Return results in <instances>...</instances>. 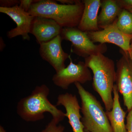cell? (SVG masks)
Returning <instances> with one entry per match:
<instances>
[{"label": "cell", "mask_w": 132, "mask_h": 132, "mask_svg": "<svg viewBox=\"0 0 132 132\" xmlns=\"http://www.w3.org/2000/svg\"><path fill=\"white\" fill-rule=\"evenodd\" d=\"M85 65L93 74L92 83L94 90L100 95L106 111L112 108V97L116 80V70L112 59L99 53L85 59Z\"/></svg>", "instance_id": "1"}, {"label": "cell", "mask_w": 132, "mask_h": 132, "mask_svg": "<svg viewBox=\"0 0 132 132\" xmlns=\"http://www.w3.org/2000/svg\"><path fill=\"white\" fill-rule=\"evenodd\" d=\"M80 97L81 121L85 132H113L110 122L100 102L81 84L74 83Z\"/></svg>", "instance_id": "4"}, {"label": "cell", "mask_w": 132, "mask_h": 132, "mask_svg": "<svg viewBox=\"0 0 132 132\" xmlns=\"http://www.w3.org/2000/svg\"><path fill=\"white\" fill-rule=\"evenodd\" d=\"M83 13L77 28L84 32L100 31L98 24L99 9L101 6L100 0H83Z\"/></svg>", "instance_id": "13"}, {"label": "cell", "mask_w": 132, "mask_h": 132, "mask_svg": "<svg viewBox=\"0 0 132 132\" xmlns=\"http://www.w3.org/2000/svg\"><path fill=\"white\" fill-rule=\"evenodd\" d=\"M113 93V102L112 108L111 111H106V115L113 132H127L125 123L126 112L121 106L119 92L115 84Z\"/></svg>", "instance_id": "14"}, {"label": "cell", "mask_w": 132, "mask_h": 132, "mask_svg": "<svg viewBox=\"0 0 132 132\" xmlns=\"http://www.w3.org/2000/svg\"><path fill=\"white\" fill-rule=\"evenodd\" d=\"M126 120V128L127 132H132V109L128 112Z\"/></svg>", "instance_id": "21"}, {"label": "cell", "mask_w": 132, "mask_h": 132, "mask_svg": "<svg viewBox=\"0 0 132 132\" xmlns=\"http://www.w3.org/2000/svg\"><path fill=\"white\" fill-rule=\"evenodd\" d=\"M56 105L63 106L65 109V116L68 119L73 132H85L81 121V106L76 95L68 93L59 95Z\"/></svg>", "instance_id": "12"}, {"label": "cell", "mask_w": 132, "mask_h": 132, "mask_svg": "<svg viewBox=\"0 0 132 132\" xmlns=\"http://www.w3.org/2000/svg\"><path fill=\"white\" fill-rule=\"evenodd\" d=\"M0 132H6L2 126H0Z\"/></svg>", "instance_id": "25"}, {"label": "cell", "mask_w": 132, "mask_h": 132, "mask_svg": "<svg viewBox=\"0 0 132 132\" xmlns=\"http://www.w3.org/2000/svg\"><path fill=\"white\" fill-rule=\"evenodd\" d=\"M60 36L63 40L71 43L72 53L85 59L99 53L104 54L107 51L106 44L95 45L90 40L86 32L77 27L63 28Z\"/></svg>", "instance_id": "5"}, {"label": "cell", "mask_w": 132, "mask_h": 132, "mask_svg": "<svg viewBox=\"0 0 132 132\" xmlns=\"http://www.w3.org/2000/svg\"><path fill=\"white\" fill-rule=\"evenodd\" d=\"M122 56L116 64L115 85L123 96L124 105L129 112L132 109V60L128 53L120 49Z\"/></svg>", "instance_id": "6"}, {"label": "cell", "mask_w": 132, "mask_h": 132, "mask_svg": "<svg viewBox=\"0 0 132 132\" xmlns=\"http://www.w3.org/2000/svg\"><path fill=\"white\" fill-rule=\"evenodd\" d=\"M84 9L81 1L74 5H67L53 0H39L32 5L28 13L34 16L52 19L63 28H74L79 24Z\"/></svg>", "instance_id": "3"}, {"label": "cell", "mask_w": 132, "mask_h": 132, "mask_svg": "<svg viewBox=\"0 0 132 132\" xmlns=\"http://www.w3.org/2000/svg\"><path fill=\"white\" fill-rule=\"evenodd\" d=\"M69 59L70 63L68 66L56 72L52 78L54 84L64 90L68 89L72 83L78 82L83 84L93 80L90 69L85 62L79 61L75 64L70 57Z\"/></svg>", "instance_id": "7"}, {"label": "cell", "mask_w": 132, "mask_h": 132, "mask_svg": "<svg viewBox=\"0 0 132 132\" xmlns=\"http://www.w3.org/2000/svg\"><path fill=\"white\" fill-rule=\"evenodd\" d=\"M50 89L47 85L36 87L30 95L22 98L16 106V112L27 122H35L43 119L45 112L49 113L58 123L66 117L65 113L53 105L48 99Z\"/></svg>", "instance_id": "2"}, {"label": "cell", "mask_w": 132, "mask_h": 132, "mask_svg": "<svg viewBox=\"0 0 132 132\" xmlns=\"http://www.w3.org/2000/svg\"><path fill=\"white\" fill-rule=\"evenodd\" d=\"M130 58H131V59L132 60V53L130 55Z\"/></svg>", "instance_id": "26"}, {"label": "cell", "mask_w": 132, "mask_h": 132, "mask_svg": "<svg viewBox=\"0 0 132 132\" xmlns=\"http://www.w3.org/2000/svg\"><path fill=\"white\" fill-rule=\"evenodd\" d=\"M0 12L7 15L16 24L15 28L7 32L8 38L12 39L21 36L24 40H30L29 34L30 33L34 16L24 11L19 5L10 8L0 7Z\"/></svg>", "instance_id": "10"}, {"label": "cell", "mask_w": 132, "mask_h": 132, "mask_svg": "<svg viewBox=\"0 0 132 132\" xmlns=\"http://www.w3.org/2000/svg\"><path fill=\"white\" fill-rule=\"evenodd\" d=\"M63 28L52 19L41 16H34L30 33L35 36L40 45L60 35Z\"/></svg>", "instance_id": "11"}, {"label": "cell", "mask_w": 132, "mask_h": 132, "mask_svg": "<svg viewBox=\"0 0 132 132\" xmlns=\"http://www.w3.org/2000/svg\"><path fill=\"white\" fill-rule=\"evenodd\" d=\"M87 33L90 40L94 43H112L118 46L125 52L130 54L132 35L127 34L120 31L117 27L116 20L113 24L104 29Z\"/></svg>", "instance_id": "8"}, {"label": "cell", "mask_w": 132, "mask_h": 132, "mask_svg": "<svg viewBox=\"0 0 132 132\" xmlns=\"http://www.w3.org/2000/svg\"><path fill=\"white\" fill-rule=\"evenodd\" d=\"M39 0H20L19 7L27 12H28L31 6L38 2Z\"/></svg>", "instance_id": "18"}, {"label": "cell", "mask_w": 132, "mask_h": 132, "mask_svg": "<svg viewBox=\"0 0 132 132\" xmlns=\"http://www.w3.org/2000/svg\"><path fill=\"white\" fill-rule=\"evenodd\" d=\"M62 40L60 35L47 42L40 45V55L53 68L56 72L66 67L65 61L70 55L65 53L62 47Z\"/></svg>", "instance_id": "9"}, {"label": "cell", "mask_w": 132, "mask_h": 132, "mask_svg": "<svg viewBox=\"0 0 132 132\" xmlns=\"http://www.w3.org/2000/svg\"><path fill=\"white\" fill-rule=\"evenodd\" d=\"M116 1L121 9L128 10L132 9V0H116Z\"/></svg>", "instance_id": "20"}, {"label": "cell", "mask_w": 132, "mask_h": 132, "mask_svg": "<svg viewBox=\"0 0 132 132\" xmlns=\"http://www.w3.org/2000/svg\"><path fill=\"white\" fill-rule=\"evenodd\" d=\"M53 119L48 123L45 129L40 132H64L65 127Z\"/></svg>", "instance_id": "17"}, {"label": "cell", "mask_w": 132, "mask_h": 132, "mask_svg": "<svg viewBox=\"0 0 132 132\" xmlns=\"http://www.w3.org/2000/svg\"><path fill=\"white\" fill-rule=\"evenodd\" d=\"M20 1L18 0H1V7L10 8L20 5Z\"/></svg>", "instance_id": "19"}, {"label": "cell", "mask_w": 132, "mask_h": 132, "mask_svg": "<svg viewBox=\"0 0 132 132\" xmlns=\"http://www.w3.org/2000/svg\"><path fill=\"white\" fill-rule=\"evenodd\" d=\"M118 28L125 34L132 35V13L128 10L122 9L116 19Z\"/></svg>", "instance_id": "16"}, {"label": "cell", "mask_w": 132, "mask_h": 132, "mask_svg": "<svg viewBox=\"0 0 132 132\" xmlns=\"http://www.w3.org/2000/svg\"><path fill=\"white\" fill-rule=\"evenodd\" d=\"M79 1V0H58L57 1L59 2L63 5H72L76 4Z\"/></svg>", "instance_id": "22"}, {"label": "cell", "mask_w": 132, "mask_h": 132, "mask_svg": "<svg viewBox=\"0 0 132 132\" xmlns=\"http://www.w3.org/2000/svg\"><path fill=\"white\" fill-rule=\"evenodd\" d=\"M128 11H130V12H131V13H132V9L130 10H128ZM132 53V42L131 44V45H130V54H129V55H130V54H131Z\"/></svg>", "instance_id": "24"}, {"label": "cell", "mask_w": 132, "mask_h": 132, "mask_svg": "<svg viewBox=\"0 0 132 132\" xmlns=\"http://www.w3.org/2000/svg\"><path fill=\"white\" fill-rule=\"evenodd\" d=\"M101 10L98 16L99 28L102 29L113 24L118 18L121 9L116 0L101 1Z\"/></svg>", "instance_id": "15"}, {"label": "cell", "mask_w": 132, "mask_h": 132, "mask_svg": "<svg viewBox=\"0 0 132 132\" xmlns=\"http://www.w3.org/2000/svg\"><path fill=\"white\" fill-rule=\"evenodd\" d=\"M5 46H6V45L3 40V39L2 37H1L0 38V50H1V52L5 48Z\"/></svg>", "instance_id": "23"}]
</instances>
